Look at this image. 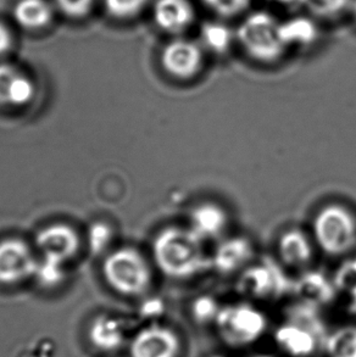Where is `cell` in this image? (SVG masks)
Segmentation results:
<instances>
[{"label": "cell", "mask_w": 356, "mask_h": 357, "mask_svg": "<svg viewBox=\"0 0 356 357\" xmlns=\"http://www.w3.org/2000/svg\"><path fill=\"white\" fill-rule=\"evenodd\" d=\"M153 254L163 273L176 280L192 278L207 266L202 241L189 227L163 229L153 243Z\"/></svg>", "instance_id": "cell-1"}, {"label": "cell", "mask_w": 356, "mask_h": 357, "mask_svg": "<svg viewBox=\"0 0 356 357\" xmlns=\"http://www.w3.org/2000/svg\"><path fill=\"white\" fill-rule=\"evenodd\" d=\"M281 22L266 11H255L243 20L236 38L251 59L269 63L283 56L287 47L281 37Z\"/></svg>", "instance_id": "cell-2"}, {"label": "cell", "mask_w": 356, "mask_h": 357, "mask_svg": "<svg viewBox=\"0 0 356 357\" xmlns=\"http://www.w3.org/2000/svg\"><path fill=\"white\" fill-rule=\"evenodd\" d=\"M313 231L316 244L327 255H346L356 246V218L343 205L321 208L313 218Z\"/></svg>", "instance_id": "cell-3"}, {"label": "cell", "mask_w": 356, "mask_h": 357, "mask_svg": "<svg viewBox=\"0 0 356 357\" xmlns=\"http://www.w3.org/2000/svg\"><path fill=\"white\" fill-rule=\"evenodd\" d=\"M104 275L107 283L124 295L143 294L151 280V272L144 257L128 248L107 256Z\"/></svg>", "instance_id": "cell-4"}, {"label": "cell", "mask_w": 356, "mask_h": 357, "mask_svg": "<svg viewBox=\"0 0 356 357\" xmlns=\"http://www.w3.org/2000/svg\"><path fill=\"white\" fill-rule=\"evenodd\" d=\"M222 338L231 345L254 342L266 329L265 316L249 305H236L220 310L216 317Z\"/></svg>", "instance_id": "cell-5"}, {"label": "cell", "mask_w": 356, "mask_h": 357, "mask_svg": "<svg viewBox=\"0 0 356 357\" xmlns=\"http://www.w3.org/2000/svg\"><path fill=\"white\" fill-rule=\"evenodd\" d=\"M161 63L165 71L172 77L187 81L202 71L204 54L195 42L175 39L163 50Z\"/></svg>", "instance_id": "cell-6"}, {"label": "cell", "mask_w": 356, "mask_h": 357, "mask_svg": "<svg viewBox=\"0 0 356 357\" xmlns=\"http://www.w3.org/2000/svg\"><path fill=\"white\" fill-rule=\"evenodd\" d=\"M37 262L29 246L19 239L0 243V283L13 284L34 275Z\"/></svg>", "instance_id": "cell-7"}, {"label": "cell", "mask_w": 356, "mask_h": 357, "mask_svg": "<svg viewBox=\"0 0 356 357\" xmlns=\"http://www.w3.org/2000/svg\"><path fill=\"white\" fill-rule=\"evenodd\" d=\"M179 343L169 328L151 326L137 333L131 344V357H175Z\"/></svg>", "instance_id": "cell-8"}, {"label": "cell", "mask_w": 356, "mask_h": 357, "mask_svg": "<svg viewBox=\"0 0 356 357\" xmlns=\"http://www.w3.org/2000/svg\"><path fill=\"white\" fill-rule=\"evenodd\" d=\"M283 277L274 266H251L242 275L239 287L242 293L251 298L267 299L279 296L287 289V282Z\"/></svg>", "instance_id": "cell-9"}, {"label": "cell", "mask_w": 356, "mask_h": 357, "mask_svg": "<svg viewBox=\"0 0 356 357\" xmlns=\"http://www.w3.org/2000/svg\"><path fill=\"white\" fill-rule=\"evenodd\" d=\"M43 256L55 260H68L78 249V237L73 228L64 225H54L44 228L36 239Z\"/></svg>", "instance_id": "cell-10"}, {"label": "cell", "mask_w": 356, "mask_h": 357, "mask_svg": "<svg viewBox=\"0 0 356 357\" xmlns=\"http://www.w3.org/2000/svg\"><path fill=\"white\" fill-rule=\"evenodd\" d=\"M195 17L189 0H156L154 20L160 29L168 33H182L191 27Z\"/></svg>", "instance_id": "cell-11"}, {"label": "cell", "mask_w": 356, "mask_h": 357, "mask_svg": "<svg viewBox=\"0 0 356 357\" xmlns=\"http://www.w3.org/2000/svg\"><path fill=\"white\" fill-rule=\"evenodd\" d=\"M228 226V215L217 204L204 203L193 208L189 228L202 241L221 237Z\"/></svg>", "instance_id": "cell-12"}, {"label": "cell", "mask_w": 356, "mask_h": 357, "mask_svg": "<svg viewBox=\"0 0 356 357\" xmlns=\"http://www.w3.org/2000/svg\"><path fill=\"white\" fill-rule=\"evenodd\" d=\"M254 249L246 238L235 237L223 241L212 256V264L222 273H233L246 267L253 259Z\"/></svg>", "instance_id": "cell-13"}, {"label": "cell", "mask_w": 356, "mask_h": 357, "mask_svg": "<svg viewBox=\"0 0 356 357\" xmlns=\"http://www.w3.org/2000/svg\"><path fill=\"white\" fill-rule=\"evenodd\" d=\"M279 255L290 268H305L313 261V241L302 231L290 229L279 239Z\"/></svg>", "instance_id": "cell-14"}, {"label": "cell", "mask_w": 356, "mask_h": 357, "mask_svg": "<svg viewBox=\"0 0 356 357\" xmlns=\"http://www.w3.org/2000/svg\"><path fill=\"white\" fill-rule=\"evenodd\" d=\"M88 335L93 347L104 353L117 350L125 338L120 322L109 316L96 317L91 324Z\"/></svg>", "instance_id": "cell-15"}, {"label": "cell", "mask_w": 356, "mask_h": 357, "mask_svg": "<svg viewBox=\"0 0 356 357\" xmlns=\"http://www.w3.org/2000/svg\"><path fill=\"white\" fill-rule=\"evenodd\" d=\"M276 340L293 356H309L316 349V337L298 324L281 327L276 333Z\"/></svg>", "instance_id": "cell-16"}, {"label": "cell", "mask_w": 356, "mask_h": 357, "mask_svg": "<svg viewBox=\"0 0 356 357\" xmlns=\"http://www.w3.org/2000/svg\"><path fill=\"white\" fill-rule=\"evenodd\" d=\"M281 37L284 45L309 47L318 40V29L313 20L305 16H297L281 22Z\"/></svg>", "instance_id": "cell-17"}, {"label": "cell", "mask_w": 356, "mask_h": 357, "mask_svg": "<svg viewBox=\"0 0 356 357\" xmlns=\"http://www.w3.org/2000/svg\"><path fill=\"white\" fill-rule=\"evenodd\" d=\"M14 16L26 29H39L48 24L52 9L45 0H21L15 6Z\"/></svg>", "instance_id": "cell-18"}, {"label": "cell", "mask_w": 356, "mask_h": 357, "mask_svg": "<svg viewBox=\"0 0 356 357\" xmlns=\"http://www.w3.org/2000/svg\"><path fill=\"white\" fill-rule=\"evenodd\" d=\"M202 42L212 53L221 54L231 48L236 34L231 29L221 22H207L202 24L200 32Z\"/></svg>", "instance_id": "cell-19"}, {"label": "cell", "mask_w": 356, "mask_h": 357, "mask_svg": "<svg viewBox=\"0 0 356 357\" xmlns=\"http://www.w3.org/2000/svg\"><path fill=\"white\" fill-rule=\"evenodd\" d=\"M327 350L331 357H356V328L347 327L331 335Z\"/></svg>", "instance_id": "cell-20"}, {"label": "cell", "mask_w": 356, "mask_h": 357, "mask_svg": "<svg viewBox=\"0 0 356 357\" xmlns=\"http://www.w3.org/2000/svg\"><path fill=\"white\" fill-rule=\"evenodd\" d=\"M63 261L43 256V260L37 262L34 275H36L39 283L44 287H54L63 280Z\"/></svg>", "instance_id": "cell-21"}, {"label": "cell", "mask_w": 356, "mask_h": 357, "mask_svg": "<svg viewBox=\"0 0 356 357\" xmlns=\"http://www.w3.org/2000/svg\"><path fill=\"white\" fill-rule=\"evenodd\" d=\"M300 294L308 303H326L332 296V290L322 278H308L300 284Z\"/></svg>", "instance_id": "cell-22"}, {"label": "cell", "mask_w": 356, "mask_h": 357, "mask_svg": "<svg viewBox=\"0 0 356 357\" xmlns=\"http://www.w3.org/2000/svg\"><path fill=\"white\" fill-rule=\"evenodd\" d=\"M352 4V0H303V6L321 17H331L341 14Z\"/></svg>", "instance_id": "cell-23"}, {"label": "cell", "mask_w": 356, "mask_h": 357, "mask_svg": "<svg viewBox=\"0 0 356 357\" xmlns=\"http://www.w3.org/2000/svg\"><path fill=\"white\" fill-rule=\"evenodd\" d=\"M207 8L220 16L231 17L241 14L249 6L251 0H202Z\"/></svg>", "instance_id": "cell-24"}, {"label": "cell", "mask_w": 356, "mask_h": 357, "mask_svg": "<svg viewBox=\"0 0 356 357\" xmlns=\"http://www.w3.org/2000/svg\"><path fill=\"white\" fill-rule=\"evenodd\" d=\"M34 94V83L31 82L29 78L20 73L19 77L15 81L14 88L10 96L9 105L22 107L24 104L31 102Z\"/></svg>", "instance_id": "cell-25"}, {"label": "cell", "mask_w": 356, "mask_h": 357, "mask_svg": "<svg viewBox=\"0 0 356 357\" xmlns=\"http://www.w3.org/2000/svg\"><path fill=\"white\" fill-rule=\"evenodd\" d=\"M148 0H105V5L111 14L119 17H128L144 8Z\"/></svg>", "instance_id": "cell-26"}, {"label": "cell", "mask_w": 356, "mask_h": 357, "mask_svg": "<svg viewBox=\"0 0 356 357\" xmlns=\"http://www.w3.org/2000/svg\"><path fill=\"white\" fill-rule=\"evenodd\" d=\"M20 73L10 65H0V104L9 105L10 96Z\"/></svg>", "instance_id": "cell-27"}, {"label": "cell", "mask_w": 356, "mask_h": 357, "mask_svg": "<svg viewBox=\"0 0 356 357\" xmlns=\"http://www.w3.org/2000/svg\"><path fill=\"white\" fill-rule=\"evenodd\" d=\"M193 312H194V316H195L198 321L205 322V321H209V319H214V317H217L220 311L217 310L216 304H215L214 300L210 299V298H200L194 304Z\"/></svg>", "instance_id": "cell-28"}, {"label": "cell", "mask_w": 356, "mask_h": 357, "mask_svg": "<svg viewBox=\"0 0 356 357\" xmlns=\"http://www.w3.org/2000/svg\"><path fill=\"white\" fill-rule=\"evenodd\" d=\"M93 0H57L61 11L70 16H82L91 8Z\"/></svg>", "instance_id": "cell-29"}, {"label": "cell", "mask_w": 356, "mask_h": 357, "mask_svg": "<svg viewBox=\"0 0 356 357\" xmlns=\"http://www.w3.org/2000/svg\"><path fill=\"white\" fill-rule=\"evenodd\" d=\"M109 239H110L109 227H106L104 225H96L91 227V233H89V241H91L93 250H103Z\"/></svg>", "instance_id": "cell-30"}, {"label": "cell", "mask_w": 356, "mask_h": 357, "mask_svg": "<svg viewBox=\"0 0 356 357\" xmlns=\"http://www.w3.org/2000/svg\"><path fill=\"white\" fill-rule=\"evenodd\" d=\"M11 43L10 33L8 29L0 24V54L4 53L5 50H8Z\"/></svg>", "instance_id": "cell-31"}, {"label": "cell", "mask_w": 356, "mask_h": 357, "mask_svg": "<svg viewBox=\"0 0 356 357\" xmlns=\"http://www.w3.org/2000/svg\"><path fill=\"white\" fill-rule=\"evenodd\" d=\"M277 4L285 5V6H299L303 5V0H272Z\"/></svg>", "instance_id": "cell-32"}, {"label": "cell", "mask_w": 356, "mask_h": 357, "mask_svg": "<svg viewBox=\"0 0 356 357\" xmlns=\"http://www.w3.org/2000/svg\"><path fill=\"white\" fill-rule=\"evenodd\" d=\"M352 10H353V14H354V17H355L356 20V0H352Z\"/></svg>", "instance_id": "cell-33"}, {"label": "cell", "mask_w": 356, "mask_h": 357, "mask_svg": "<svg viewBox=\"0 0 356 357\" xmlns=\"http://www.w3.org/2000/svg\"><path fill=\"white\" fill-rule=\"evenodd\" d=\"M261 357H266V356H261Z\"/></svg>", "instance_id": "cell-34"}]
</instances>
